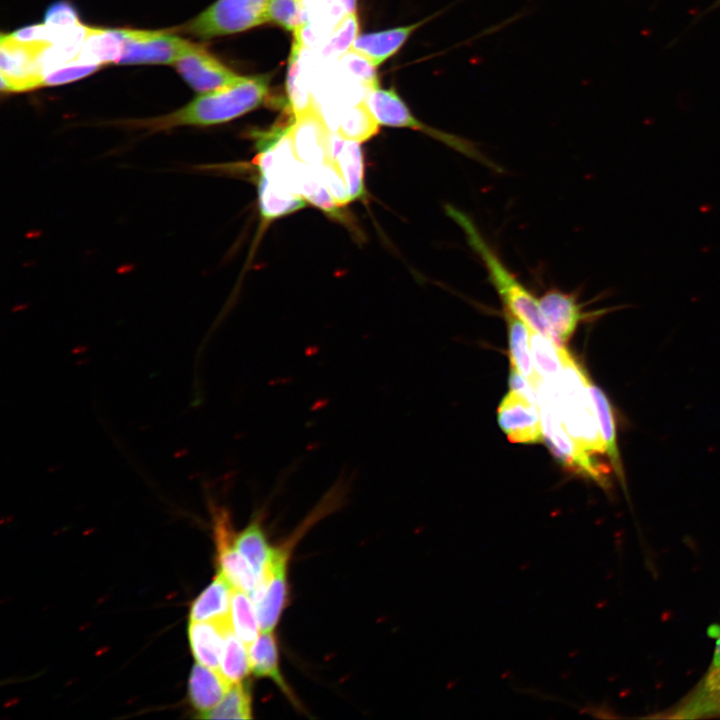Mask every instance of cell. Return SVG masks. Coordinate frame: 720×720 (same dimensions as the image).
I'll list each match as a JSON object with an SVG mask.
<instances>
[{"mask_svg":"<svg viewBox=\"0 0 720 720\" xmlns=\"http://www.w3.org/2000/svg\"><path fill=\"white\" fill-rule=\"evenodd\" d=\"M230 686L218 670L197 663L192 668L188 682L190 702L202 714L215 707Z\"/></svg>","mask_w":720,"mask_h":720,"instance_id":"obj_18","label":"cell"},{"mask_svg":"<svg viewBox=\"0 0 720 720\" xmlns=\"http://www.w3.org/2000/svg\"><path fill=\"white\" fill-rule=\"evenodd\" d=\"M288 551L275 549L265 574L249 595L257 614L261 632H270L277 625L288 600Z\"/></svg>","mask_w":720,"mask_h":720,"instance_id":"obj_8","label":"cell"},{"mask_svg":"<svg viewBox=\"0 0 720 720\" xmlns=\"http://www.w3.org/2000/svg\"><path fill=\"white\" fill-rule=\"evenodd\" d=\"M250 668L257 677L272 679L281 691L295 703V698L287 686L279 669V653L276 637L273 633L262 632L248 649Z\"/></svg>","mask_w":720,"mask_h":720,"instance_id":"obj_20","label":"cell"},{"mask_svg":"<svg viewBox=\"0 0 720 720\" xmlns=\"http://www.w3.org/2000/svg\"><path fill=\"white\" fill-rule=\"evenodd\" d=\"M304 0H269L267 22L287 31L299 32L307 25Z\"/></svg>","mask_w":720,"mask_h":720,"instance_id":"obj_34","label":"cell"},{"mask_svg":"<svg viewBox=\"0 0 720 720\" xmlns=\"http://www.w3.org/2000/svg\"><path fill=\"white\" fill-rule=\"evenodd\" d=\"M709 634L716 637V646L711 669H717L720 668V626H712L709 630Z\"/></svg>","mask_w":720,"mask_h":720,"instance_id":"obj_39","label":"cell"},{"mask_svg":"<svg viewBox=\"0 0 720 720\" xmlns=\"http://www.w3.org/2000/svg\"><path fill=\"white\" fill-rule=\"evenodd\" d=\"M720 715V668L711 669L695 691L670 716L694 719Z\"/></svg>","mask_w":720,"mask_h":720,"instance_id":"obj_21","label":"cell"},{"mask_svg":"<svg viewBox=\"0 0 720 720\" xmlns=\"http://www.w3.org/2000/svg\"><path fill=\"white\" fill-rule=\"evenodd\" d=\"M45 24L55 32L58 40L66 37L82 25L76 10L70 3L65 1L55 2L47 9Z\"/></svg>","mask_w":720,"mask_h":720,"instance_id":"obj_35","label":"cell"},{"mask_svg":"<svg viewBox=\"0 0 720 720\" xmlns=\"http://www.w3.org/2000/svg\"><path fill=\"white\" fill-rule=\"evenodd\" d=\"M591 382L569 352L556 381L561 417L573 440L590 454L604 453L598 417L590 389Z\"/></svg>","mask_w":720,"mask_h":720,"instance_id":"obj_3","label":"cell"},{"mask_svg":"<svg viewBox=\"0 0 720 720\" xmlns=\"http://www.w3.org/2000/svg\"><path fill=\"white\" fill-rule=\"evenodd\" d=\"M43 41H23L12 34L0 38L1 90L20 92L44 86L42 54L51 45Z\"/></svg>","mask_w":720,"mask_h":720,"instance_id":"obj_7","label":"cell"},{"mask_svg":"<svg viewBox=\"0 0 720 720\" xmlns=\"http://www.w3.org/2000/svg\"><path fill=\"white\" fill-rule=\"evenodd\" d=\"M98 66L89 65L76 59L61 68L49 73L44 78L45 85H59L80 79L97 70Z\"/></svg>","mask_w":720,"mask_h":720,"instance_id":"obj_38","label":"cell"},{"mask_svg":"<svg viewBox=\"0 0 720 720\" xmlns=\"http://www.w3.org/2000/svg\"><path fill=\"white\" fill-rule=\"evenodd\" d=\"M303 47L304 44L301 39L294 37L286 78L288 108L294 115V118L305 114L317 106L301 74L300 57Z\"/></svg>","mask_w":720,"mask_h":720,"instance_id":"obj_28","label":"cell"},{"mask_svg":"<svg viewBox=\"0 0 720 720\" xmlns=\"http://www.w3.org/2000/svg\"><path fill=\"white\" fill-rule=\"evenodd\" d=\"M331 132L317 106L296 117L290 130L296 158L314 167L329 162Z\"/></svg>","mask_w":720,"mask_h":720,"instance_id":"obj_12","label":"cell"},{"mask_svg":"<svg viewBox=\"0 0 720 720\" xmlns=\"http://www.w3.org/2000/svg\"><path fill=\"white\" fill-rule=\"evenodd\" d=\"M497 420L513 443L535 444L543 438L538 404L515 391L510 390L502 399Z\"/></svg>","mask_w":720,"mask_h":720,"instance_id":"obj_11","label":"cell"},{"mask_svg":"<svg viewBox=\"0 0 720 720\" xmlns=\"http://www.w3.org/2000/svg\"><path fill=\"white\" fill-rule=\"evenodd\" d=\"M432 17L416 23L359 35L351 50L370 60L376 67L394 56L410 36Z\"/></svg>","mask_w":720,"mask_h":720,"instance_id":"obj_17","label":"cell"},{"mask_svg":"<svg viewBox=\"0 0 720 720\" xmlns=\"http://www.w3.org/2000/svg\"><path fill=\"white\" fill-rule=\"evenodd\" d=\"M230 620L189 621L188 638L196 661L219 671Z\"/></svg>","mask_w":720,"mask_h":720,"instance_id":"obj_15","label":"cell"},{"mask_svg":"<svg viewBox=\"0 0 720 720\" xmlns=\"http://www.w3.org/2000/svg\"><path fill=\"white\" fill-rule=\"evenodd\" d=\"M530 351L537 375L548 382L558 381L568 352L554 338L530 329Z\"/></svg>","mask_w":720,"mask_h":720,"instance_id":"obj_24","label":"cell"},{"mask_svg":"<svg viewBox=\"0 0 720 720\" xmlns=\"http://www.w3.org/2000/svg\"><path fill=\"white\" fill-rule=\"evenodd\" d=\"M233 587L217 572L214 580L194 600L189 621L230 620V603Z\"/></svg>","mask_w":720,"mask_h":720,"instance_id":"obj_19","label":"cell"},{"mask_svg":"<svg viewBox=\"0 0 720 720\" xmlns=\"http://www.w3.org/2000/svg\"><path fill=\"white\" fill-rule=\"evenodd\" d=\"M259 210L265 220H273L306 206V200L298 194L283 189L261 173L258 179Z\"/></svg>","mask_w":720,"mask_h":720,"instance_id":"obj_25","label":"cell"},{"mask_svg":"<svg viewBox=\"0 0 720 720\" xmlns=\"http://www.w3.org/2000/svg\"><path fill=\"white\" fill-rule=\"evenodd\" d=\"M242 590L233 588L230 603V621L233 632L246 645L259 636V623L254 604Z\"/></svg>","mask_w":720,"mask_h":720,"instance_id":"obj_30","label":"cell"},{"mask_svg":"<svg viewBox=\"0 0 720 720\" xmlns=\"http://www.w3.org/2000/svg\"><path fill=\"white\" fill-rule=\"evenodd\" d=\"M719 2H720V0H719Z\"/></svg>","mask_w":720,"mask_h":720,"instance_id":"obj_40","label":"cell"},{"mask_svg":"<svg viewBox=\"0 0 720 720\" xmlns=\"http://www.w3.org/2000/svg\"><path fill=\"white\" fill-rule=\"evenodd\" d=\"M329 162L342 174L347 185L351 201L366 196L364 186V163L360 142L342 138L331 132L329 139Z\"/></svg>","mask_w":720,"mask_h":720,"instance_id":"obj_16","label":"cell"},{"mask_svg":"<svg viewBox=\"0 0 720 720\" xmlns=\"http://www.w3.org/2000/svg\"><path fill=\"white\" fill-rule=\"evenodd\" d=\"M200 718L251 719L252 699L248 684L241 682L231 685L222 700L212 709L202 713Z\"/></svg>","mask_w":720,"mask_h":720,"instance_id":"obj_31","label":"cell"},{"mask_svg":"<svg viewBox=\"0 0 720 720\" xmlns=\"http://www.w3.org/2000/svg\"><path fill=\"white\" fill-rule=\"evenodd\" d=\"M379 126L363 99L339 110L335 132L344 139L361 143L375 136Z\"/></svg>","mask_w":720,"mask_h":720,"instance_id":"obj_27","label":"cell"},{"mask_svg":"<svg viewBox=\"0 0 720 720\" xmlns=\"http://www.w3.org/2000/svg\"><path fill=\"white\" fill-rule=\"evenodd\" d=\"M543 438L552 454L569 470L589 477L602 486L607 480L601 465L567 432L560 412L556 382L541 378L535 384Z\"/></svg>","mask_w":720,"mask_h":720,"instance_id":"obj_4","label":"cell"},{"mask_svg":"<svg viewBox=\"0 0 720 720\" xmlns=\"http://www.w3.org/2000/svg\"><path fill=\"white\" fill-rule=\"evenodd\" d=\"M538 300L543 319L559 344L567 342L587 316L575 295L558 289L547 290Z\"/></svg>","mask_w":720,"mask_h":720,"instance_id":"obj_14","label":"cell"},{"mask_svg":"<svg viewBox=\"0 0 720 720\" xmlns=\"http://www.w3.org/2000/svg\"><path fill=\"white\" fill-rule=\"evenodd\" d=\"M590 389L598 417L601 436L605 445V452L609 456L610 463L620 481H623L624 472L617 445L616 424L611 403L604 392L593 383L590 384Z\"/></svg>","mask_w":720,"mask_h":720,"instance_id":"obj_29","label":"cell"},{"mask_svg":"<svg viewBox=\"0 0 720 720\" xmlns=\"http://www.w3.org/2000/svg\"><path fill=\"white\" fill-rule=\"evenodd\" d=\"M123 52L120 30L86 26V33L79 53L80 59L89 65L99 66L119 62Z\"/></svg>","mask_w":720,"mask_h":720,"instance_id":"obj_22","label":"cell"},{"mask_svg":"<svg viewBox=\"0 0 720 720\" xmlns=\"http://www.w3.org/2000/svg\"><path fill=\"white\" fill-rule=\"evenodd\" d=\"M364 100L380 125L419 131L490 169H497L498 165L479 150L474 142L418 119L394 88L375 87L365 93Z\"/></svg>","mask_w":720,"mask_h":720,"instance_id":"obj_5","label":"cell"},{"mask_svg":"<svg viewBox=\"0 0 720 720\" xmlns=\"http://www.w3.org/2000/svg\"><path fill=\"white\" fill-rule=\"evenodd\" d=\"M318 176L334 201L343 206L351 201V197L339 169L331 162L316 167Z\"/></svg>","mask_w":720,"mask_h":720,"instance_id":"obj_37","label":"cell"},{"mask_svg":"<svg viewBox=\"0 0 720 720\" xmlns=\"http://www.w3.org/2000/svg\"><path fill=\"white\" fill-rule=\"evenodd\" d=\"M123 52L118 64L175 63L194 43L159 31L121 29Z\"/></svg>","mask_w":720,"mask_h":720,"instance_id":"obj_9","label":"cell"},{"mask_svg":"<svg viewBox=\"0 0 720 720\" xmlns=\"http://www.w3.org/2000/svg\"><path fill=\"white\" fill-rule=\"evenodd\" d=\"M359 21L356 13L345 15L334 26L328 40L320 50V57L325 61L339 60L351 50L359 36Z\"/></svg>","mask_w":720,"mask_h":720,"instance_id":"obj_33","label":"cell"},{"mask_svg":"<svg viewBox=\"0 0 720 720\" xmlns=\"http://www.w3.org/2000/svg\"><path fill=\"white\" fill-rule=\"evenodd\" d=\"M339 61L359 81L365 92L379 86L377 67L366 57L349 50Z\"/></svg>","mask_w":720,"mask_h":720,"instance_id":"obj_36","label":"cell"},{"mask_svg":"<svg viewBox=\"0 0 720 720\" xmlns=\"http://www.w3.org/2000/svg\"><path fill=\"white\" fill-rule=\"evenodd\" d=\"M507 324L511 367L535 387L539 376L535 372L530 351V328L519 317L504 309Z\"/></svg>","mask_w":720,"mask_h":720,"instance_id":"obj_23","label":"cell"},{"mask_svg":"<svg viewBox=\"0 0 720 720\" xmlns=\"http://www.w3.org/2000/svg\"><path fill=\"white\" fill-rule=\"evenodd\" d=\"M269 0H217L186 25L201 38L244 32L267 22Z\"/></svg>","mask_w":720,"mask_h":720,"instance_id":"obj_6","label":"cell"},{"mask_svg":"<svg viewBox=\"0 0 720 720\" xmlns=\"http://www.w3.org/2000/svg\"><path fill=\"white\" fill-rule=\"evenodd\" d=\"M215 538L218 572L233 588L250 595L258 583V576L237 550L230 519L225 512L215 518Z\"/></svg>","mask_w":720,"mask_h":720,"instance_id":"obj_13","label":"cell"},{"mask_svg":"<svg viewBox=\"0 0 720 720\" xmlns=\"http://www.w3.org/2000/svg\"><path fill=\"white\" fill-rule=\"evenodd\" d=\"M241 556L249 564L258 578L262 577L275 552L266 540L258 518H255L235 539Z\"/></svg>","mask_w":720,"mask_h":720,"instance_id":"obj_26","label":"cell"},{"mask_svg":"<svg viewBox=\"0 0 720 720\" xmlns=\"http://www.w3.org/2000/svg\"><path fill=\"white\" fill-rule=\"evenodd\" d=\"M177 71L197 92L215 91L244 79L225 66L206 48L194 44L175 63Z\"/></svg>","mask_w":720,"mask_h":720,"instance_id":"obj_10","label":"cell"},{"mask_svg":"<svg viewBox=\"0 0 720 720\" xmlns=\"http://www.w3.org/2000/svg\"><path fill=\"white\" fill-rule=\"evenodd\" d=\"M270 79V74L244 77L236 84L203 93L172 113L127 121L126 125L155 133L180 126L225 123L261 106L269 94Z\"/></svg>","mask_w":720,"mask_h":720,"instance_id":"obj_1","label":"cell"},{"mask_svg":"<svg viewBox=\"0 0 720 720\" xmlns=\"http://www.w3.org/2000/svg\"><path fill=\"white\" fill-rule=\"evenodd\" d=\"M445 212L460 227L468 245L482 261L488 280L500 297L504 309L523 320L531 330L553 338L541 314L539 300L504 264L474 221L450 204L445 206Z\"/></svg>","mask_w":720,"mask_h":720,"instance_id":"obj_2","label":"cell"},{"mask_svg":"<svg viewBox=\"0 0 720 720\" xmlns=\"http://www.w3.org/2000/svg\"><path fill=\"white\" fill-rule=\"evenodd\" d=\"M245 646L232 629L227 632L219 672L230 685L243 682L251 669Z\"/></svg>","mask_w":720,"mask_h":720,"instance_id":"obj_32","label":"cell"}]
</instances>
